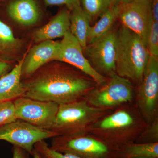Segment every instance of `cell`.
I'll list each match as a JSON object with an SVG mask.
<instances>
[{
    "instance_id": "cell-25",
    "label": "cell",
    "mask_w": 158,
    "mask_h": 158,
    "mask_svg": "<svg viewBox=\"0 0 158 158\" xmlns=\"http://www.w3.org/2000/svg\"><path fill=\"white\" fill-rule=\"evenodd\" d=\"M16 120L14 102L9 101L0 103V126Z\"/></svg>"
},
{
    "instance_id": "cell-10",
    "label": "cell",
    "mask_w": 158,
    "mask_h": 158,
    "mask_svg": "<svg viewBox=\"0 0 158 158\" xmlns=\"http://www.w3.org/2000/svg\"><path fill=\"white\" fill-rule=\"evenodd\" d=\"M119 6L118 19L122 25L135 33L147 45L148 33L152 20L151 0H131Z\"/></svg>"
},
{
    "instance_id": "cell-22",
    "label": "cell",
    "mask_w": 158,
    "mask_h": 158,
    "mask_svg": "<svg viewBox=\"0 0 158 158\" xmlns=\"http://www.w3.org/2000/svg\"><path fill=\"white\" fill-rule=\"evenodd\" d=\"M135 142L152 143L158 142V117L147 124Z\"/></svg>"
},
{
    "instance_id": "cell-24",
    "label": "cell",
    "mask_w": 158,
    "mask_h": 158,
    "mask_svg": "<svg viewBox=\"0 0 158 158\" xmlns=\"http://www.w3.org/2000/svg\"><path fill=\"white\" fill-rule=\"evenodd\" d=\"M146 43L150 56L158 57V22L153 19L148 33Z\"/></svg>"
},
{
    "instance_id": "cell-32",
    "label": "cell",
    "mask_w": 158,
    "mask_h": 158,
    "mask_svg": "<svg viewBox=\"0 0 158 158\" xmlns=\"http://www.w3.org/2000/svg\"></svg>"
},
{
    "instance_id": "cell-15",
    "label": "cell",
    "mask_w": 158,
    "mask_h": 158,
    "mask_svg": "<svg viewBox=\"0 0 158 158\" xmlns=\"http://www.w3.org/2000/svg\"><path fill=\"white\" fill-rule=\"evenodd\" d=\"M23 62V59L9 73L0 78V103L13 101L23 95L24 90L21 73Z\"/></svg>"
},
{
    "instance_id": "cell-4",
    "label": "cell",
    "mask_w": 158,
    "mask_h": 158,
    "mask_svg": "<svg viewBox=\"0 0 158 158\" xmlns=\"http://www.w3.org/2000/svg\"><path fill=\"white\" fill-rule=\"evenodd\" d=\"M52 149L82 158H119V148L88 132L59 135L52 138Z\"/></svg>"
},
{
    "instance_id": "cell-17",
    "label": "cell",
    "mask_w": 158,
    "mask_h": 158,
    "mask_svg": "<svg viewBox=\"0 0 158 158\" xmlns=\"http://www.w3.org/2000/svg\"><path fill=\"white\" fill-rule=\"evenodd\" d=\"M119 4L113 3L100 16V18L93 26H90L87 45L96 41L112 30L114 23L118 19Z\"/></svg>"
},
{
    "instance_id": "cell-18",
    "label": "cell",
    "mask_w": 158,
    "mask_h": 158,
    "mask_svg": "<svg viewBox=\"0 0 158 158\" xmlns=\"http://www.w3.org/2000/svg\"><path fill=\"white\" fill-rule=\"evenodd\" d=\"M90 21L81 6L71 11L69 31L78 41L83 48H85L87 45L90 27Z\"/></svg>"
},
{
    "instance_id": "cell-16",
    "label": "cell",
    "mask_w": 158,
    "mask_h": 158,
    "mask_svg": "<svg viewBox=\"0 0 158 158\" xmlns=\"http://www.w3.org/2000/svg\"><path fill=\"white\" fill-rule=\"evenodd\" d=\"M9 16L13 20L24 26L33 25L40 16L38 5L35 0H15L7 8Z\"/></svg>"
},
{
    "instance_id": "cell-26",
    "label": "cell",
    "mask_w": 158,
    "mask_h": 158,
    "mask_svg": "<svg viewBox=\"0 0 158 158\" xmlns=\"http://www.w3.org/2000/svg\"><path fill=\"white\" fill-rule=\"evenodd\" d=\"M46 6L64 5L69 10H72L81 6L80 0H44Z\"/></svg>"
},
{
    "instance_id": "cell-20",
    "label": "cell",
    "mask_w": 158,
    "mask_h": 158,
    "mask_svg": "<svg viewBox=\"0 0 158 158\" xmlns=\"http://www.w3.org/2000/svg\"><path fill=\"white\" fill-rule=\"evenodd\" d=\"M22 46L20 40L16 38L11 28L0 19V55L9 56L14 55Z\"/></svg>"
},
{
    "instance_id": "cell-1",
    "label": "cell",
    "mask_w": 158,
    "mask_h": 158,
    "mask_svg": "<svg viewBox=\"0 0 158 158\" xmlns=\"http://www.w3.org/2000/svg\"><path fill=\"white\" fill-rule=\"evenodd\" d=\"M22 84L23 96L59 105L84 99L97 86L81 71L61 66L41 67Z\"/></svg>"
},
{
    "instance_id": "cell-2",
    "label": "cell",
    "mask_w": 158,
    "mask_h": 158,
    "mask_svg": "<svg viewBox=\"0 0 158 158\" xmlns=\"http://www.w3.org/2000/svg\"><path fill=\"white\" fill-rule=\"evenodd\" d=\"M147 124L134 102L122 105L100 118L87 132L120 148L135 142Z\"/></svg>"
},
{
    "instance_id": "cell-12",
    "label": "cell",
    "mask_w": 158,
    "mask_h": 158,
    "mask_svg": "<svg viewBox=\"0 0 158 158\" xmlns=\"http://www.w3.org/2000/svg\"><path fill=\"white\" fill-rule=\"evenodd\" d=\"M116 33L111 30L85 48L94 68L109 77L116 72Z\"/></svg>"
},
{
    "instance_id": "cell-23",
    "label": "cell",
    "mask_w": 158,
    "mask_h": 158,
    "mask_svg": "<svg viewBox=\"0 0 158 158\" xmlns=\"http://www.w3.org/2000/svg\"><path fill=\"white\" fill-rule=\"evenodd\" d=\"M34 148L44 158H82L72 154L63 153L56 151L50 147L45 140L37 142L34 145Z\"/></svg>"
},
{
    "instance_id": "cell-21",
    "label": "cell",
    "mask_w": 158,
    "mask_h": 158,
    "mask_svg": "<svg viewBox=\"0 0 158 158\" xmlns=\"http://www.w3.org/2000/svg\"><path fill=\"white\" fill-rule=\"evenodd\" d=\"M80 2L90 20L101 16L113 4V0H80Z\"/></svg>"
},
{
    "instance_id": "cell-29",
    "label": "cell",
    "mask_w": 158,
    "mask_h": 158,
    "mask_svg": "<svg viewBox=\"0 0 158 158\" xmlns=\"http://www.w3.org/2000/svg\"><path fill=\"white\" fill-rule=\"evenodd\" d=\"M151 11L152 19L158 22V0H151Z\"/></svg>"
},
{
    "instance_id": "cell-8",
    "label": "cell",
    "mask_w": 158,
    "mask_h": 158,
    "mask_svg": "<svg viewBox=\"0 0 158 158\" xmlns=\"http://www.w3.org/2000/svg\"><path fill=\"white\" fill-rule=\"evenodd\" d=\"M58 136L52 130L38 127L20 119L0 126V140L22 148L31 155L37 142Z\"/></svg>"
},
{
    "instance_id": "cell-33",
    "label": "cell",
    "mask_w": 158,
    "mask_h": 158,
    "mask_svg": "<svg viewBox=\"0 0 158 158\" xmlns=\"http://www.w3.org/2000/svg\"><path fill=\"white\" fill-rule=\"evenodd\" d=\"M2 1V0H0V1Z\"/></svg>"
},
{
    "instance_id": "cell-30",
    "label": "cell",
    "mask_w": 158,
    "mask_h": 158,
    "mask_svg": "<svg viewBox=\"0 0 158 158\" xmlns=\"http://www.w3.org/2000/svg\"><path fill=\"white\" fill-rule=\"evenodd\" d=\"M32 156L34 158H44L34 148Z\"/></svg>"
},
{
    "instance_id": "cell-27",
    "label": "cell",
    "mask_w": 158,
    "mask_h": 158,
    "mask_svg": "<svg viewBox=\"0 0 158 158\" xmlns=\"http://www.w3.org/2000/svg\"><path fill=\"white\" fill-rule=\"evenodd\" d=\"M12 158H30L31 155L26 151L16 146L12 148Z\"/></svg>"
},
{
    "instance_id": "cell-9",
    "label": "cell",
    "mask_w": 158,
    "mask_h": 158,
    "mask_svg": "<svg viewBox=\"0 0 158 158\" xmlns=\"http://www.w3.org/2000/svg\"><path fill=\"white\" fill-rule=\"evenodd\" d=\"M17 119L37 127L52 130L56 121L59 105L22 96L13 101Z\"/></svg>"
},
{
    "instance_id": "cell-7",
    "label": "cell",
    "mask_w": 158,
    "mask_h": 158,
    "mask_svg": "<svg viewBox=\"0 0 158 158\" xmlns=\"http://www.w3.org/2000/svg\"><path fill=\"white\" fill-rule=\"evenodd\" d=\"M134 102L147 124L158 117V57L150 56Z\"/></svg>"
},
{
    "instance_id": "cell-6",
    "label": "cell",
    "mask_w": 158,
    "mask_h": 158,
    "mask_svg": "<svg viewBox=\"0 0 158 158\" xmlns=\"http://www.w3.org/2000/svg\"><path fill=\"white\" fill-rule=\"evenodd\" d=\"M135 88L129 80L114 72L108 77L106 84L96 86L84 99L94 107L114 110L122 105L134 102Z\"/></svg>"
},
{
    "instance_id": "cell-28",
    "label": "cell",
    "mask_w": 158,
    "mask_h": 158,
    "mask_svg": "<svg viewBox=\"0 0 158 158\" xmlns=\"http://www.w3.org/2000/svg\"><path fill=\"white\" fill-rule=\"evenodd\" d=\"M10 63L5 60L0 59V78L12 69Z\"/></svg>"
},
{
    "instance_id": "cell-13",
    "label": "cell",
    "mask_w": 158,
    "mask_h": 158,
    "mask_svg": "<svg viewBox=\"0 0 158 158\" xmlns=\"http://www.w3.org/2000/svg\"><path fill=\"white\" fill-rule=\"evenodd\" d=\"M60 42L53 40L39 43L29 51L23 59L22 79L27 78L51 61H56Z\"/></svg>"
},
{
    "instance_id": "cell-3",
    "label": "cell",
    "mask_w": 158,
    "mask_h": 158,
    "mask_svg": "<svg viewBox=\"0 0 158 158\" xmlns=\"http://www.w3.org/2000/svg\"><path fill=\"white\" fill-rule=\"evenodd\" d=\"M149 57L147 45L141 37L121 25L116 32V73L138 87Z\"/></svg>"
},
{
    "instance_id": "cell-19",
    "label": "cell",
    "mask_w": 158,
    "mask_h": 158,
    "mask_svg": "<svg viewBox=\"0 0 158 158\" xmlns=\"http://www.w3.org/2000/svg\"><path fill=\"white\" fill-rule=\"evenodd\" d=\"M119 158H158V142H131L119 148Z\"/></svg>"
},
{
    "instance_id": "cell-11",
    "label": "cell",
    "mask_w": 158,
    "mask_h": 158,
    "mask_svg": "<svg viewBox=\"0 0 158 158\" xmlns=\"http://www.w3.org/2000/svg\"><path fill=\"white\" fill-rule=\"evenodd\" d=\"M56 61L70 64L92 79L97 86L106 84L108 80L98 72L83 54L78 41L69 31L60 42Z\"/></svg>"
},
{
    "instance_id": "cell-31",
    "label": "cell",
    "mask_w": 158,
    "mask_h": 158,
    "mask_svg": "<svg viewBox=\"0 0 158 158\" xmlns=\"http://www.w3.org/2000/svg\"><path fill=\"white\" fill-rule=\"evenodd\" d=\"M131 0H113V3H116V4H123V3L128 2Z\"/></svg>"
},
{
    "instance_id": "cell-5",
    "label": "cell",
    "mask_w": 158,
    "mask_h": 158,
    "mask_svg": "<svg viewBox=\"0 0 158 158\" xmlns=\"http://www.w3.org/2000/svg\"><path fill=\"white\" fill-rule=\"evenodd\" d=\"M113 111L94 107L84 99L59 105L52 130L59 136L87 132L92 125Z\"/></svg>"
},
{
    "instance_id": "cell-14",
    "label": "cell",
    "mask_w": 158,
    "mask_h": 158,
    "mask_svg": "<svg viewBox=\"0 0 158 158\" xmlns=\"http://www.w3.org/2000/svg\"><path fill=\"white\" fill-rule=\"evenodd\" d=\"M70 12L63 9L59 11L49 22L35 31L34 41L40 43L63 37L69 31Z\"/></svg>"
}]
</instances>
